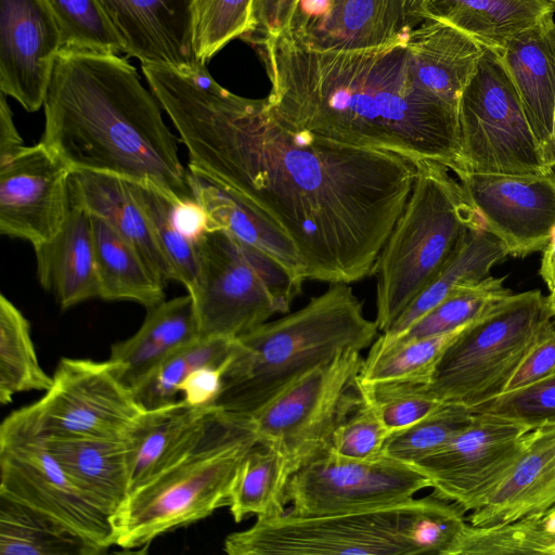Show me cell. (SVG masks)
<instances>
[{
	"label": "cell",
	"instance_id": "cell-39",
	"mask_svg": "<svg viewBox=\"0 0 555 555\" xmlns=\"http://www.w3.org/2000/svg\"><path fill=\"white\" fill-rule=\"evenodd\" d=\"M230 352L229 341L219 337H199L166 357L132 391L145 410L177 401L185 376L201 366L220 367Z\"/></svg>",
	"mask_w": 555,
	"mask_h": 555
},
{
	"label": "cell",
	"instance_id": "cell-3",
	"mask_svg": "<svg viewBox=\"0 0 555 555\" xmlns=\"http://www.w3.org/2000/svg\"><path fill=\"white\" fill-rule=\"evenodd\" d=\"M160 107L126 59L62 48L40 142L73 171L151 184L177 204L195 201Z\"/></svg>",
	"mask_w": 555,
	"mask_h": 555
},
{
	"label": "cell",
	"instance_id": "cell-16",
	"mask_svg": "<svg viewBox=\"0 0 555 555\" xmlns=\"http://www.w3.org/2000/svg\"><path fill=\"white\" fill-rule=\"evenodd\" d=\"M487 231L512 257L542 251L555 229V170L535 175H455Z\"/></svg>",
	"mask_w": 555,
	"mask_h": 555
},
{
	"label": "cell",
	"instance_id": "cell-43",
	"mask_svg": "<svg viewBox=\"0 0 555 555\" xmlns=\"http://www.w3.org/2000/svg\"><path fill=\"white\" fill-rule=\"evenodd\" d=\"M414 382H359L363 399L373 408L390 436L436 411L442 402L430 397Z\"/></svg>",
	"mask_w": 555,
	"mask_h": 555
},
{
	"label": "cell",
	"instance_id": "cell-21",
	"mask_svg": "<svg viewBox=\"0 0 555 555\" xmlns=\"http://www.w3.org/2000/svg\"><path fill=\"white\" fill-rule=\"evenodd\" d=\"M498 53L516 89L543 158L554 169V11L547 12L533 25L516 34Z\"/></svg>",
	"mask_w": 555,
	"mask_h": 555
},
{
	"label": "cell",
	"instance_id": "cell-17",
	"mask_svg": "<svg viewBox=\"0 0 555 555\" xmlns=\"http://www.w3.org/2000/svg\"><path fill=\"white\" fill-rule=\"evenodd\" d=\"M72 172L42 142L0 163V233L33 247L53 237L69 208Z\"/></svg>",
	"mask_w": 555,
	"mask_h": 555
},
{
	"label": "cell",
	"instance_id": "cell-40",
	"mask_svg": "<svg viewBox=\"0 0 555 555\" xmlns=\"http://www.w3.org/2000/svg\"><path fill=\"white\" fill-rule=\"evenodd\" d=\"M473 417L466 406L443 403L412 426L392 434L380 455L413 465L442 448L469 425Z\"/></svg>",
	"mask_w": 555,
	"mask_h": 555
},
{
	"label": "cell",
	"instance_id": "cell-2",
	"mask_svg": "<svg viewBox=\"0 0 555 555\" xmlns=\"http://www.w3.org/2000/svg\"><path fill=\"white\" fill-rule=\"evenodd\" d=\"M251 43L270 81L267 103L284 122L343 144L456 169L459 109L420 87L406 42L322 51L288 29Z\"/></svg>",
	"mask_w": 555,
	"mask_h": 555
},
{
	"label": "cell",
	"instance_id": "cell-1",
	"mask_svg": "<svg viewBox=\"0 0 555 555\" xmlns=\"http://www.w3.org/2000/svg\"><path fill=\"white\" fill-rule=\"evenodd\" d=\"M145 78L188 150L189 169L279 227L306 280L350 284L374 273L417 162L295 128L267 99L221 87L207 66L194 73L152 66Z\"/></svg>",
	"mask_w": 555,
	"mask_h": 555
},
{
	"label": "cell",
	"instance_id": "cell-42",
	"mask_svg": "<svg viewBox=\"0 0 555 555\" xmlns=\"http://www.w3.org/2000/svg\"><path fill=\"white\" fill-rule=\"evenodd\" d=\"M254 0H196L194 48L207 63L234 38H243L251 27Z\"/></svg>",
	"mask_w": 555,
	"mask_h": 555
},
{
	"label": "cell",
	"instance_id": "cell-5",
	"mask_svg": "<svg viewBox=\"0 0 555 555\" xmlns=\"http://www.w3.org/2000/svg\"><path fill=\"white\" fill-rule=\"evenodd\" d=\"M461 524L455 504L433 493L363 509L324 515L288 512L257 518L230 533L229 555H416L440 554Z\"/></svg>",
	"mask_w": 555,
	"mask_h": 555
},
{
	"label": "cell",
	"instance_id": "cell-54",
	"mask_svg": "<svg viewBox=\"0 0 555 555\" xmlns=\"http://www.w3.org/2000/svg\"><path fill=\"white\" fill-rule=\"evenodd\" d=\"M553 142H554V150H555V107H554V114H553ZM555 169V167H554Z\"/></svg>",
	"mask_w": 555,
	"mask_h": 555
},
{
	"label": "cell",
	"instance_id": "cell-50",
	"mask_svg": "<svg viewBox=\"0 0 555 555\" xmlns=\"http://www.w3.org/2000/svg\"><path fill=\"white\" fill-rule=\"evenodd\" d=\"M24 146L23 140L14 125L7 95L0 100V163L5 162Z\"/></svg>",
	"mask_w": 555,
	"mask_h": 555
},
{
	"label": "cell",
	"instance_id": "cell-26",
	"mask_svg": "<svg viewBox=\"0 0 555 555\" xmlns=\"http://www.w3.org/2000/svg\"><path fill=\"white\" fill-rule=\"evenodd\" d=\"M188 171L194 198L206 216L207 229L225 231L306 280L295 245L279 227L206 176L189 168Z\"/></svg>",
	"mask_w": 555,
	"mask_h": 555
},
{
	"label": "cell",
	"instance_id": "cell-8",
	"mask_svg": "<svg viewBox=\"0 0 555 555\" xmlns=\"http://www.w3.org/2000/svg\"><path fill=\"white\" fill-rule=\"evenodd\" d=\"M555 324L540 289L512 294L472 321L448 346L423 387L469 410L501 395L534 344Z\"/></svg>",
	"mask_w": 555,
	"mask_h": 555
},
{
	"label": "cell",
	"instance_id": "cell-30",
	"mask_svg": "<svg viewBox=\"0 0 555 555\" xmlns=\"http://www.w3.org/2000/svg\"><path fill=\"white\" fill-rule=\"evenodd\" d=\"M211 406L194 408L181 399L165 406L145 410L141 414L124 437L131 491L178 452Z\"/></svg>",
	"mask_w": 555,
	"mask_h": 555
},
{
	"label": "cell",
	"instance_id": "cell-14",
	"mask_svg": "<svg viewBox=\"0 0 555 555\" xmlns=\"http://www.w3.org/2000/svg\"><path fill=\"white\" fill-rule=\"evenodd\" d=\"M426 488L429 479L410 464L383 455L360 461L326 452L292 474L284 501L288 513L313 516L393 504Z\"/></svg>",
	"mask_w": 555,
	"mask_h": 555
},
{
	"label": "cell",
	"instance_id": "cell-28",
	"mask_svg": "<svg viewBox=\"0 0 555 555\" xmlns=\"http://www.w3.org/2000/svg\"><path fill=\"white\" fill-rule=\"evenodd\" d=\"M508 256L505 245L485 227L469 229L439 273L377 338L388 341L400 336L456 291L488 278Z\"/></svg>",
	"mask_w": 555,
	"mask_h": 555
},
{
	"label": "cell",
	"instance_id": "cell-27",
	"mask_svg": "<svg viewBox=\"0 0 555 555\" xmlns=\"http://www.w3.org/2000/svg\"><path fill=\"white\" fill-rule=\"evenodd\" d=\"M41 437L69 476L113 516L131 492L124 438Z\"/></svg>",
	"mask_w": 555,
	"mask_h": 555
},
{
	"label": "cell",
	"instance_id": "cell-29",
	"mask_svg": "<svg viewBox=\"0 0 555 555\" xmlns=\"http://www.w3.org/2000/svg\"><path fill=\"white\" fill-rule=\"evenodd\" d=\"M421 1L425 20L443 22L494 51L547 12H555L547 0Z\"/></svg>",
	"mask_w": 555,
	"mask_h": 555
},
{
	"label": "cell",
	"instance_id": "cell-45",
	"mask_svg": "<svg viewBox=\"0 0 555 555\" xmlns=\"http://www.w3.org/2000/svg\"><path fill=\"white\" fill-rule=\"evenodd\" d=\"M135 334L169 352L196 341L201 335L192 296L164 300L147 309Z\"/></svg>",
	"mask_w": 555,
	"mask_h": 555
},
{
	"label": "cell",
	"instance_id": "cell-33",
	"mask_svg": "<svg viewBox=\"0 0 555 555\" xmlns=\"http://www.w3.org/2000/svg\"><path fill=\"white\" fill-rule=\"evenodd\" d=\"M289 477L285 459L257 441L242 460L232 486L228 507L234 521L286 513L284 490Z\"/></svg>",
	"mask_w": 555,
	"mask_h": 555
},
{
	"label": "cell",
	"instance_id": "cell-31",
	"mask_svg": "<svg viewBox=\"0 0 555 555\" xmlns=\"http://www.w3.org/2000/svg\"><path fill=\"white\" fill-rule=\"evenodd\" d=\"M99 298L130 300L150 309L165 300L163 282L138 249L104 219L91 215Z\"/></svg>",
	"mask_w": 555,
	"mask_h": 555
},
{
	"label": "cell",
	"instance_id": "cell-19",
	"mask_svg": "<svg viewBox=\"0 0 555 555\" xmlns=\"http://www.w3.org/2000/svg\"><path fill=\"white\" fill-rule=\"evenodd\" d=\"M425 21L421 0H330L318 17L295 16L289 30L322 51H361L405 43Z\"/></svg>",
	"mask_w": 555,
	"mask_h": 555
},
{
	"label": "cell",
	"instance_id": "cell-7",
	"mask_svg": "<svg viewBox=\"0 0 555 555\" xmlns=\"http://www.w3.org/2000/svg\"><path fill=\"white\" fill-rule=\"evenodd\" d=\"M411 194L376 261V319L386 332L453 255L467 231L485 227L452 171L418 160Z\"/></svg>",
	"mask_w": 555,
	"mask_h": 555
},
{
	"label": "cell",
	"instance_id": "cell-13",
	"mask_svg": "<svg viewBox=\"0 0 555 555\" xmlns=\"http://www.w3.org/2000/svg\"><path fill=\"white\" fill-rule=\"evenodd\" d=\"M37 402L15 411L41 436L124 438L145 409L117 363L63 358Z\"/></svg>",
	"mask_w": 555,
	"mask_h": 555
},
{
	"label": "cell",
	"instance_id": "cell-4",
	"mask_svg": "<svg viewBox=\"0 0 555 555\" xmlns=\"http://www.w3.org/2000/svg\"><path fill=\"white\" fill-rule=\"evenodd\" d=\"M378 332L349 283H330L301 309L236 338L215 405L250 416L339 351L371 347Z\"/></svg>",
	"mask_w": 555,
	"mask_h": 555
},
{
	"label": "cell",
	"instance_id": "cell-53",
	"mask_svg": "<svg viewBox=\"0 0 555 555\" xmlns=\"http://www.w3.org/2000/svg\"><path fill=\"white\" fill-rule=\"evenodd\" d=\"M546 299L552 312L555 315V291L550 292V294L546 296Z\"/></svg>",
	"mask_w": 555,
	"mask_h": 555
},
{
	"label": "cell",
	"instance_id": "cell-38",
	"mask_svg": "<svg viewBox=\"0 0 555 555\" xmlns=\"http://www.w3.org/2000/svg\"><path fill=\"white\" fill-rule=\"evenodd\" d=\"M504 280L505 278L489 275L478 283L464 286L428 311L400 336L388 341L376 338L373 344L383 347L444 334L465 325L513 294L504 285Z\"/></svg>",
	"mask_w": 555,
	"mask_h": 555
},
{
	"label": "cell",
	"instance_id": "cell-34",
	"mask_svg": "<svg viewBox=\"0 0 555 555\" xmlns=\"http://www.w3.org/2000/svg\"><path fill=\"white\" fill-rule=\"evenodd\" d=\"M53 383L41 367L23 313L0 296V402L8 404L14 395L30 390L47 391Z\"/></svg>",
	"mask_w": 555,
	"mask_h": 555
},
{
	"label": "cell",
	"instance_id": "cell-37",
	"mask_svg": "<svg viewBox=\"0 0 555 555\" xmlns=\"http://www.w3.org/2000/svg\"><path fill=\"white\" fill-rule=\"evenodd\" d=\"M128 182L175 274V281L183 284L188 294L192 295L199 282L198 251L196 240L188 236L178 225L177 203L151 184Z\"/></svg>",
	"mask_w": 555,
	"mask_h": 555
},
{
	"label": "cell",
	"instance_id": "cell-51",
	"mask_svg": "<svg viewBox=\"0 0 555 555\" xmlns=\"http://www.w3.org/2000/svg\"><path fill=\"white\" fill-rule=\"evenodd\" d=\"M539 274L550 292L555 291V229L552 236L542 250Z\"/></svg>",
	"mask_w": 555,
	"mask_h": 555
},
{
	"label": "cell",
	"instance_id": "cell-48",
	"mask_svg": "<svg viewBox=\"0 0 555 555\" xmlns=\"http://www.w3.org/2000/svg\"><path fill=\"white\" fill-rule=\"evenodd\" d=\"M555 370V324L552 330L538 340L519 364L505 391L532 384Z\"/></svg>",
	"mask_w": 555,
	"mask_h": 555
},
{
	"label": "cell",
	"instance_id": "cell-44",
	"mask_svg": "<svg viewBox=\"0 0 555 555\" xmlns=\"http://www.w3.org/2000/svg\"><path fill=\"white\" fill-rule=\"evenodd\" d=\"M470 411L530 429L555 424V370L532 384L502 392Z\"/></svg>",
	"mask_w": 555,
	"mask_h": 555
},
{
	"label": "cell",
	"instance_id": "cell-49",
	"mask_svg": "<svg viewBox=\"0 0 555 555\" xmlns=\"http://www.w3.org/2000/svg\"><path fill=\"white\" fill-rule=\"evenodd\" d=\"M224 367L201 366L190 372L179 386L183 400L194 408L215 405L222 386Z\"/></svg>",
	"mask_w": 555,
	"mask_h": 555
},
{
	"label": "cell",
	"instance_id": "cell-35",
	"mask_svg": "<svg viewBox=\"0 0 555 555\" xmlns=\"http://www.w3.org/2000/svg\"><path fill=\"white\" fill-rule=\"evenodd\" d=\"M469 323L436 336L393 343L383 347L372 344L367 357L363 360L359 382L427 384L444 350Z\"/></svg>",
	"mask_w": 555,
	"mask_h": 555
},
{
	"label": "cell",
	"instance_id": "cell-12",
	"mask_svg": "<svg viewBox=\"0 0 555 555\" xmlns=\"http://www.w3.org/2000/svg\"><path fill=\"white\" fill-rule=\"evenodd\" d=\"M0 495L56 518L103 552L115 545L113 516L69 476L15 411L0 426Z\"/></svg>",
	"mask_w": 555,
	"mask_h": 555
},
{
	"label": "cell",
	"instance_id": "cell-24",
	"mask_svg": "<svg viewBox=\"0 0 555 555\" xmlns=\"http://www.w3.org/2000/svg\"><path fill=\"white\" fill-rule=\"evenodd\" d=\"M406 50L420 87L460 111L463 91L485 48L443 22L425 20L411 31Z\"/></svg>",
	"mask_w": 555,
	"mask_h": 555
},
{
	"label": "cell",
	"instance_id": "cell-52",
	"mask_svg": "<svg viewBox=\"0 0 555 555\" xmlns=\"http://www.w3.org/2000/svg\"><path fill=\"white\" fill-rule=\"evenodd\" d=\"M330 7V0H300L295 16L311 18L323 15Z\"/></svg>",
	"mask_w": 555,
	"mask_h": 555
},
{
	"label": "cell",
	"instance_id": "cell-23",
	"mask_svg": "<svg viewBox=\"0 0 555 555\" xmlns=\"http://www.w3.org/2000/svg\"><path fill=\"white\" fill-rule=\"evenodd\" d=\"M34 250L38 280L63 310L99 298L92 217L87 209L69 202L61 229Z\"/></svg>",
	"mask_w": 555,
	"mask_h": 555
},
{
	"label": "cell",
	"instance_id": "cell-22",
	"mask_svg": "<svg viewBox=\"0 0 555 555\" xmlns=\"http://www.w3.org/2000/svg\"><path fill=\"white\" fill-rule=\"evenodd\" d=\"M554 511L555 424H548L528 431L524 451L511 473L466 520L472 526L489 527Z\"/></svg>",
	"mask_w": 555,
	"mask_h": 555
},
{
	"label": "cell",
	"instance_id": "cell-18",
	"mask_svg": "<svg viewBox=\"0 0 555 555\" xmlns=\"http://www.w3.org/2000/svg\"><path fill=\"white\" fill-rule=\"evenodd\" d=\"M60 28L42 0H0V90L29 113L43 106Z\"/></svg>",
	"mask_w": 555,
	"mask_h": 555
},
{
	"label": "cell",
	"instance_id": "cell-41",
	"mask_svg": "<svg viewBox=\"0 0 555 555\" xmlns=\"http://www.w3.org/2000/svg\"><path fill=\"white\" fill-rule=\"evenodd\" d=\"M53 15L63 48L119 54L125 46L98 0H42Z\"/></svg>",
	"mask_w": 555,
	"mask_h": 555
},
{
	"label": "cell",
	"instance_id": "cell-55",
	"mask_svg": "<svg viewBox=\"0 0 555 555\" xmlns=\"http://www.w3.org/2000/svg\"><path fill=\"white\" fill-rule=\"evenodd\" d=\"M547 1L552 3V5L554 7V10H555V0H547Z\"/></svg>",
	"mask_w": 555,
	"mask_h": 555
},
{
	"label": "cell",
	"instance_id": "cell-25",
	"mask_svg": "<svg viewBox=\"0 0 555 555\" xmlns=\"http://www.w3.org/2000/svg\"><path fill=\"white\" fill-rule=\"evenodd\" d=\"M68 194L70 203L104 219L130 242L163 282L175 280V274L127 180L106 173L73 171Z\"/></svg>",
	"mask_w": 555,
	"mask_h": 555
},
{
	"label": "cell",
	"instance_id": "cell-11",
	"mask_svg": "<svg viewBox=\"0 0 555 555\" xmlns=\"http://www.w3.org/2000/svg\"><path fill=\"white\" fill-rule=\"evenodd\" d=\"M460 172L535 175L551 168L498 51L486 49L459 111Z\"/></svg>",
	"mask_w": 555,
	"mask_h": 555
},
{
	"label": "cell",
	"instance_id": "cell-47",
	"mask_svg": "<svg viewBox=\"0 0 555 555\" xmlns=\"http://www.w3.org/2000/svg\"><path fill=\"white\" fill-rule=\"evenodd\" d=\"M300 0H254L250 30L242 38L256 39L278 36L288 30Z\"/></svg>",
	"mask_w": 555,
	"mask_h": 555
},
{
	"label": "cell",
	"instance_id": "cell-6",
	"mask_svg": "<svg viewBox=\"0 0 555 555\" xmlns=\"http://www.w3.org/2000/svg\"><path fill=\"white\" fill-rule=\"evenodd\" d=\"M257 441L248 416L212 405L178 452L113 515L115 545L144 547L229 506L238 466Z\"/></svg>",
	"mask_w": 555,
	"mask_h": 555
},
{
	"label": "cell",
	"instance_id": "cell-10",
	"mask_svg": "<svg viewBox=\"0 0 555 555\" xmlns=\"http://www.w3.org/2000/svg\"><path fill=\"white\" fill-rule=\"evenodd\" d=\"M363 360L361 351L341 350L248 416L258 441L285 459L291 476L328 451L337 427L363 401Z\"/></svg>",
	"mask_w": 555,
	"mask_h": 555
},
{
	"label": "cell",
	"instance_id": "cell-15",
	"mask_svg": "<svg viewBox=\"0 0 555 555\" xmlns=\"http://www.w3.org/2000/svg\"><path fill=\"white\" fill-rule=\"evenodd\" d=\"M442 448L413 464L430 482L433 494L465 513L480 507L511 473L525 448L527 426L485 414Z\"/></svg>",
	"mask_w": 555,
	"mask_h": 555
},
{
	"label": "cell",
	"instance_id": "cell-46",
	"mask_svg": "<svg viewBox=\"0 0 555 555\" xmlns=\"http://www.w3.org/2000/svg\"><path fill=\"white\" fill-rule=\"evenodd\" d=\"M389 437L388 429L363 399L335 430L327 453L350 460H373L380 455Z\"/></svg>",
	"mask_w": 555,
	"mask_h": 555
},
{
	"label": "cell",
	"instance_id": "cell-9",
	"mask_svg": "<svg viewBox=\"0 0 555 555\" xmlns=\"http://www.w3.org/2000/svg\"><path fill=\"white\" fill-rule=\"evenodd\" d=\"M199 282L191 295L201 337L235 339L287 313L304 279L220 229L197 238Z\"/></svg>",
	"mask_w": 555,
	"mask_h": 555
},
{
	"label": "cell",
	"instance_id": "cell-32",
	"mask_svg": "<svg viewBox=\"0 0 555 555\" xmlns=\"http://www.w3.org/2000/svg\"><path fill=\"white\" fill-rule=\"evenodd\" d=\"M103 551L56 518L0 495L1 555H96Z\"/></svg>",
	"mask_w": 555,
	"mask_h": 555
},
{
	"label": "cell",
	"instance_id": "cell-36",
	"mask_svg": "<svg viewBox=\"0 0 555 555\" xmlns=\"http://www.w3.org/2000/svg\"><path fill=\"white\" fill-rule=\"evenodd\" d=\"M512 554H555V511L489 527L466 522L447 552V555Z\"/></svg>",
	"mask_w": 555,
	"mask_h": 555
},
{
	"label": "cell",
	"instance_id": "cell-20",
	"mask_svg": "<svg viewBox=\"0 0 555 555\" xmlns=\"http://www.w3.org/2000/svg\"><path fill=\"white\" fill-rule=\"evenodd\" d=\"M125 46L141 64L197 72L206 63L194 48L196 0H98Z\"/></svg>",
	"mask_w": 555,
	"mask_h": 555
}]
</instances>
